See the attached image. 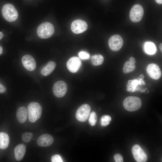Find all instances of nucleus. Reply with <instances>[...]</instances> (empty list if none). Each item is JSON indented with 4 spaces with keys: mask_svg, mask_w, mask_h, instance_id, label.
Wrapping results in <instances>:
<instances>
[{
    "mask_svg": "<svg viewBox=\"0 0 162 162\" xmlns=\"http://www.w3.org/2000/svg\"><path fill=\"white\" fill-rule=\"evenodd\" d=\"M27 111L29 121L31 122L34 123L40 118L42 114V108L38 103L32 102L28 104Z\"/></svg>",
    "mask_w": 162,
    "mask_h": 162,
    "instance_id": "obj_1",
    "label": "nucleus"
},
{
    "mask_svg": "<svg viewBox=\"0 0 162 162\" xmlns=\"http://www.w3.org/2000/svg\"><path fill=\"white\" fill-rule=\"evenodd\" d=\"M124 108L129 111H134L139 109L142 105L140 99L137 97L130 96L126 98L123 102Z\"/></svg>",
    "mask_w": 162,
    "mask_h": 162,
    "instance_id": "obj_2",
    "label": "nucleus"
},
{
    "mask_svg": "<svg viewBox=\"0 0 162 162\" xmlns=\"http://www.w3.org/2000/svg\"><path fill=\"white\" fill-rule=\"evenodd\" d=\"M2 14L4 18L7 21L12 22L16 20L18 17L17 11L12 4H4L2 9Z\"/></svg>",
    "mask_w": 162,
    "mask_h": 162,
    "instance_id": "obj_3",
    "label": "nucleus"
},
{
    "mask_svg": "<svg viewBox=\"0 0 162 162\" xmlns=\"http://www.w3.org/2000/svg\"><path fill=\"white\" fill-rule=\"evenodd\" d=\"M54 32V29L53 25L48 22L41 24L37 29L38 36L42 39H46L51 37Z\"/></svg>",
    "mask_w": 162,
    "mask_h": 162,
    "instance_id": "obj_4",
    "label": "nucleus"
},
{
    "mask_svg": "<svg viewBox=\"0 0 162 162\" xmlns=\"http://www.w3.org/2000/svg\"><path fill=\"white\" fill-rule=\"evenodd\" d=\"M144 14V9L142 6L139 4L134 5L131 9L129 16L131 20L134 22L140 21Z\"/></svg>",
    "mask_w": 162,
    "mask_h": 162,
    "instance_id": "obj_5",
    "label": "nucleus"
},
{
    "mask_svg": "<svg viewBox=\"0 0 162 162\" xmlns=\"http://www.w3.org/2000/svg\"><path fill=\"white\" fill-rule=\"evenodd\" d=\"M91 108L90 106L84 104L80 106L76 112V119L81 122H86L90 114Z\"/></svg>",
    "mask_w": 162,
    "mask_h": 162,
    "instance_id": "obj_6",
    "label": "nucleus"
},
{
    "mask_svg": "<svg viewBox=\"0 0 162 162\" xmlns=\"http://www.w3.org/2000/svg\"><path fill=\"white\" fill-rule=\"evenodd\" d=\"M67 85L63 81H58L53 85L52 90L54 95L58 98L63 97L66 94L67 90Z\"/></svg>",
    "mask_w": 162,
    "mask_h": 162,
    "instance_id": "obj_7",
    "label": "nucleus"
},
{
    "mask_svg": "<svg viewBox=\"0 0 162 162\" xmlns=\"http://www.w3.org/2000/svg\"><path fill=\"white\" fill-rule=\"evenodd\" d=\"M123 41L122 37L118 34L111 36L108 40V45L110 49L113 51H117L122 47Z\"/></svg>",
    "mask_w": 162,
    "mask_h": 162,
    "instance_id": "obj_8",
    "label": "nucleus"
},
{
    "mask_svg": "<svg viewBox=\"0 0 162 162\" xmlns=\"http://www.w3.org/2000/svg\"><path fill=\"white\" fill-rule=\"evenodd\" d=\"M132 152L134 157L137 162H146L148 159L147 155L138 145H134L132 148Z\"/></svg>",
    "mask_w": 162,
    "mask_h": 162,
    "instance_id": "obj_9",
    "label": "nucleus"
},
{
    "mask_svg": "<svg viewBox=\"0 0 162 162\" xmlns=\"http://www.w3.org/2000/svg\"><path fill=\"white\" fill-rule=\"evenodd\" d=\"M87 23L84 21L80 19L74 21L71 25L72 31L76 34L84 32L87 30Z\"/></svg>",
    "mask_w": 162,
    "mask_h": 162,
    "instance_id": "obj_10",
    "label": "nucleus"
},
{
    "mask_svg": "<svg viewBox=\"0 0 162 162\" xmlns=\"http://www.w3.org/2000/svg\"><path fill=\"white\" fill-rule=\"evenodd\" d=\"M147 73L152 79L157 80L161 76L162 73L159 66L156 64H150L148 65L146 68Z\"/></svg>",
    "mask_w": 162,
    "mask_h": 162,
    "instance_id": "obj_11",
    "label": "nucleus"
},
{
    "mask_svg": "<svg viewBox=\"0 0 162 162\" xmlns=\"http://www.w3.org/2000/svg\"><path fill=\"white\" fill-rule=\"evenodd\" d=\"M82 62L78 57L74 56L70 58L66 63L68 70L71 72L75 73L78 71L82 65Z\"/></svg>",
    "mask_w": 162,
    "mask_h": 162,
    "instance_id": "obj_12",
    "label": "nucleus"
},
{
    "mask_svg": "<svg viewBox=\"0 0 162 162\" xmlns=\"http://www.w3.org/2000/svg\"><path fill=\"white\" fill-rule=\"evenodd\" d=\"M22 62L24 67L27 70L32 71L36 68V63L34 58L31 55H26L23 56Z\"/></svg>",
    "mask_w": 162,
    "mask_h": 162,
    "instance_id": "obj_13",
    "label": "nucleus"
},
{
    "mask_svg": "<svg viewBox=\"0 0 162 162\" xmlns=\"http://www.w3.org/2000/svg\"><path fill=\"white\" fill-rule=\"evenodd\" d=\"M54 139L50 134H44L41 135L37 140L38 144L41 147H46L51 145L53 143Z\"/></svg>",
    "mask_w": 162,
    "mask_h": 162,
    "instance_id": "obj_14",
    "label": "nucleus"
},
{
    "mask_svg": "<svg viewBox=\"0 0 162 162\" xmlns=\"http://www.w3.org/2000/svg\"><path fill=\"white\" fill-rule=\"evenodd\" d=\"M26 147L23 144H19L15 148L14 150L15 157L18 161L22 160L26 153Z\"/></svg>",
    "mask_w": 162,
    "mask_h": 162,
    "instance_id": "obj_15",
    "label": "nucleus"
},
{
    "mask_svg": "<svg viewBox=\"0 0 162 162\" xmlns=\"http://www.w3.org/2000/svg\"><path fill=\"white\" fill-rule=\"evenodd\" d=\"M27 111L25 107L21 106L19 108L16 112V116L18 122L23 123L26 121L27 117Z\"/></svg>",
    "mask_w": 162,
    "mask_h": 162,
    "instance_id": "obj_16",
    "label": "nucleus"
},
{
    "mask_svg": "<svg viewBox=\"0 0 162 162\" xmlns=\"http://www.w3.org/2000/svg\"><path fill=\"white\" fill-rule=\"evenodd\" d=\"M56 64L52 61H50L44 66L41 71V74L44 76H46L51 73L55 69Z\"/></svg>",
    "mask_w": 162,
    "mask_h": 162,
    "instance_id": "obj_17",
    "label": "nucleus"
},
{
    "mask_svg": "<svg viewBox=\"0 0 162 162\" xmlns=\"http://www.w3.org/2000/svg\"><path fill=\"white\" fill-rule=\"evenodd\" d=\"M10 141L8 134L4 132L0 133V149H4L8 146Z\"/></svg>",
    "mask_w": 162,
    "mask_h": 162,
    "instance_id": "obj_18",
    "label": "nucleus"
},
{
    "mask_svg": "<svg viewBox=\"0 0 162 162\" xmlns=\"http://www.w3.org/2000/svg\"><path fill=\"white\" fill-rule=\"evenodd\" d=\"M135 68V64L128 60L124 63L123 71L124 73L127 74L133 71Z\"/></svg>",
    "mask_w": 162,
    "mask_h": 162,
    "instance_id": "obj_19",
    "label": "nucleus"
},
{
    "mask_svg": "<svg viewBox=\"0 0 162 162\" xmlns=\"http://www.w3.org/2000/svg\"><path fill=\"white\" fill-rule=\"evenodd\" d=\"M91 59L92 64L96 66L101 65L103 63L104 58L101 55H95L92 56Z\"/></svg>",
    "mask_w": 162,
    "mask_h": 162,
    "instance_id": "obj_20",
    "label": "nucleus"
},
{
    "mask_svg": "<svg viewBox=\"0 0 162 162\" xmlns=\"http://www.w3.org/2000/svg\"><path fill=\"white\" fill-rule=\"evenodd\" d=\"M145 50L147 53L149 54H153L155 52L156 48L155 45L153 43L148 42L145 44Z\"/></svg>",
    "mask_w": 162,
    "mask_h": 162,
    "instance_id": "obj_21",
    "label": "nucleus"
},
{
    "mask_svg": "<svg viewBox=\"0 0 162 162\" xmlns=\"http://www.w3.org/2000/svg\"><path fill=\"white\" fill-rule=\"evenodd\" d=\"M111 118L109 115H104L101 118L100 122L101 125L103 127H105L109 124L111 121Z\"/></svg>",
    "mask_w": 162,
    "mask_h": 162,
    "instance_id": "obj_22",
    "label": "nucleus"
},
{
    "mask_svg": "<svg viewBox=\"0 0 162 162\" xmlns=\"http://www.w3.org/2000/svg\"><path fill=\"white\" fill-rule=\"evenodd\" d=\"M88 118V122L90 124L94 126L96 124L97 121V116L96 113L94 111H92L90 113Z\"/></svg>",
    "mask_w": 162,
    "mask_h": 162,
    "instance_id": "obj_23",
    "label": "nucleus"
},
{
    "mask_svg": "<svg viewBox=\"0 0 162 162\" xmlns=\"http://www.w3.org/2000/svg\"><path fill=\"white\" fill-rule=\"evenodd\" d=\"M33 136V134L32 133L30 132H25L22 135V139L25 142H28L32 139Z\"/></svg>",
    "mask_w": 162,
    "mask_h": 162,
    "instance_id": "obj_24",
    "label": "nucleus"
},
{
    "mask_svg": "<svg viewBox=\"0 0 162 162\" xmlns=\"http://www.w3.org/2000/svg\"><path fill=\"white\" fill-rule=\"evenodd\" d=\"M78 56L80 58L82 59H87L90 57L89 54L86 52L84 51H81L80 52Z\"/></svg>",
    "mask_w": 162,
    "mask_h": 162,
    "instance_id": "obj_25",
    "label": "nucleus"
},
{
    "mask_svg": "<svg viewBox=\"0 0 162 162\" xmlns=\"http://www.w3.org/2000/svg\"><path fill=\"white\" fill-rule=\"evenodd\" d=\"M52 162H63L61 157L58 154H55L52 156L51 158Z\"/></svg>",
    "mask_w": 162,
    "mask_h": 162,
    "instance_id": "obj_26",
    "label": "nucleus"
},
{
    "mask_svg": "<svg viewBox=\"0 0 162 162\" xmlns=\"http://www.w3.org/2000/svg\"><path fill=\"white\" fill-rule=\"evenodd\" d=\"M114 158L116 162H123V161L122 156L119 154H115L114 156Z\"/></svg>",
    "mask_w": 162,
    "mask_h": 162,
    "instance_id": "obj_27",
    "label": "nucleus"
},
{
    "mask_svg": "<svg viewBox=\"0 0 162 162\" xmlns=\"http://www.w3.org/2000/svg\"><path fill=\"white\" fill-rule=\"evenodd\" d=\"M6 87L0 83V93H4L6 91Z\"/></svg>",
    "mask_w": 162,
    "mask_h": 162,
    "instance_id": "obj_28",
    "label": "nucleus"
},
{
    "mask_svg": "<svg viewBox=\"0 0 162 162\" xmlns=\"http://www.w3.org/2000/svg\"><path fill=\"white\" fill-rule=\"evenodd\" d=\"M128 60L134 63V64L136 62V61L135 58L133 57H131Z\"/></svg>",
    "mask_w": 162,
    "mask_h": 162,
    "instance_id": "obj_29",
    "label": "nucleus"
},
{
    "mask_svg": "<svg viewBox=\"0 0 162 162\" xmlns=\"http://www.w3.org/2000/svg\"><path fill=\"white\" fill-rule=\"evenodd\" d=\"M156 2L158 4H161L162 3V0H155Z\"/></svg>",
    "mask_w": 162,
    "mask_h": 162,
    "instance_id": "obj_30",
    "label": "nucleus"
},
{
    "mask_svg": "<svg viewBox=\"0 0 162 162\" xmlns=\"http://www.w3.org/2000/svg\"><path fill=\"white\" fill-rule=\"evenodd\" d=\"M3 36V34L2 32H0V40L2 39Z\"/></svg>",
    "mask_w": 162,
    "mask_h": 162,
    "instance_id": "obj_31",
    "label": "nucleus"
},
{
    "mask_svg": "<svg viewBox=\"0 0 162 162\" xmlns=\"http://www.w3.org/2000/svg\"><path fill=\"white\" fill-rule=\"evenodd\" d=\"M162 43H161L159 45V48L161 52H162Z\"/></svg>",
    "mask_w": 162,
    "mask_h": 162,
    "instance_id": "obj_32",
    "label": "nucleus"
},
{
    "mask_svg": "<svg viewBox=\"0 0 162 162\" xmlns=\"http://www.w3.org/2000/svg\"><path fill=\"white\" fill-rule=\"evenodd\" d=\"M2 48L1 46H0V55L2 53Z\"/></svg>",
    "mask_w": 162,
    "mask_h": 162,
    "instance_id": "obj_33",
    "label": "nucleus"
}]
</instances>
